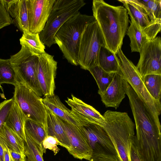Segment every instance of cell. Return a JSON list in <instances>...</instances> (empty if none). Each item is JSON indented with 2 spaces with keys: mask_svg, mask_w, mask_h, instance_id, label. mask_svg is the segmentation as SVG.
Masks as SVG:
<instances>
[{
  "mask_svg": "<svg viewBox=\"0 0 161 161\" xmlns=\"http://www.w3.org/2000/svg\"><path fill=\"white\" fill-rule=\"evenodd\" d=\"M123 79L116 73L113 79L105 91L99 95L103 103L106 107L117 109L125 97L123 86Z\"/></svg>",
  "mask_w": 161,
  "mask_h": 161,
  "instance_id": "cell-16",
  "label": "cell"
},
{
  "mask_svg": "<svg viewBox=\"0 0 161 161\" xmlns=\"http://www.w3.org/2000/svg\"><path fill=\"white\" fill-rule=\"evenodd\" d=\"M9 151L12 161H27L25 154L10 149Z\"/></svg>",
  "mask_w": 161,
  "mask_h": 161,
  "instance_id": "cell-35",
  "label": "cell"
},
{
  "mask_svg": "<svg viewBox=\"0 0 161 161\" xmlns=\"http://www.w3.org/2000/svg\"><path fill=\"white\" fill-rule=\"evenodd\" d=\"M142 78L146 88L151 96L155 100L160 101L161 75H148Z\"/></svg>",
  "mask_w": 161,
  "mask_h": 161,
  "instance_id": "cell-28",
  "label": "cell"
},
{
  "mask_svg": "<svg viewBox=\"0 0 161 161\" xmlns=\"http://www.w3.org/2000/svg\"><path fill=\"white\" fill-rule=\"evenodd\" d=\"M57 68V62L53 56L46 52L39 55L36 68L37 78L45 97L54 95Z\"/></svg>",
  "mask_w": 161,
  "mask_h": 161,
  "instance_id": "cell-11",
  "label": "cell"
},
{
  "mask_svg": "<svg viewBox=\"0 0 161 161\" xmlns=\"http://www.w3.org/2000/svg\"><path fill=\"white\" fill-rule=\"evenodd\" d=\"M102 47H105V40L97 22L89 24L82 34L80 44L78 64L80 68L89 70L99 65V56Z\"/></svg>",
  "mask_w": 161,
  "mask_h": 161,
  "instance_id": "cell-7",
  "label": "cell"
},
{
  "mask_svg": "<svg viewBox=\"0 0 161 161\" xmlns=\"http://www.w3.org/2000/svg\"><path fill=\"white\" fill-rule=\"evenodd\" d=\"M118 1L123 4L130 19L140 26L147 37L150 23L144 4L140 0Z\"/></svg>",
  "mask_w": 161,
  "mask_h": 161,
  "instance_id": "cell-17",
  "label": "cell"
},
{
  "mask_svg": "<svg viewBox=\"0 0 161 161\" xmlns=\"http://www.w3.org/2000/svg\"><path fill=\"white\" fill-rule=\"evenodd\" d=\"M26 118V116L21 108L13 99L11 109L5 123L13 130L25 142L26 141L25 130V125Z\"/></svg>",
  "mask_w": 161,
  "mask_h": 161,
  "instance_id": "cell-21",
  "label": "cell"
},
{
  "mask_svg": "<svg viewBox=\"0 0 161 161\" xmlns=\"http://www.w3.org/2000/svg\"><path fill=\"white\" fill-rule=\"evenodd\" d=\"M0 161H4V152L2 142L0 141Z\"/></svg>",
  "mask_w": 161,
  "mask_h": 161,
  "instance_id": "cell-38",
  "label": "cell"
},
{
  "mask_svg": "<svg viewBox=\"0 0 161 161\" xmlns=\"http://www.w3.org/2000/svg\"><path fill=\"white\" fill-rule=\"evenodd\" d=\"M13 23L11 17L0 2V30Z\"/></svg>",
  "mask_w": 161,
  "mask_h": 161,
  "instance_id": "cell-33",
  "label": "cell"
},
{
  "mask_svg": "<svg viewBox=\"0 0 161 161\" xmlns=\"http://www.w3.org/2000/svg\"><path fill=\"white\" fill-rule=\"evenodd\" d=\"M145 5L150 21L147 37L148 41L154 39L161 28V0H140Z\"/></svg>",
  "mask_w": 161,
  "mask_h": 161,
  "instance_id": "cell-18",
  "label": "cell"
},
{
  "mask_svg": "<svg viewBox=\"0 0 161 161\" xmlns=\"http://www.w3.org/2000/svg\"><path fill=\"white\" fill-rule=\"evenodd\" d=\"M55 0H26L29 31L39 34L43 29Z\"/></svg>",
  "mask_w": 161,
  "mask_h": 161,
  "instance_id": "cell-13",
  "label": "cell"
},
{
  "mask_svg": "<svg viewBox=\"0 0 161 161\" xmlns=\"http://www.w3.org/2000/svg\"><path fill=\"white\" fill-rule=\"evenodd\" d=\"M71 96V98H68L65 101L71 108L72 116L80 126L90 124L104 126L105 119L98 111L74 95Z\"/></svg>",
  "mask_w": 161,
  "mask_h": 161,
  "instance_id": "cell-14",
  "label": "cell"
},
{
  "mask_svg": "<svg viewBox=\"0 0 161 161\" xmlns=\"http://www.w3.org/2000/svg\"><path fill=\"white\" fill-rule=\"evenodd\" d=\"M130 161H142L133 143L132 145L130 151Z\"/></svg>",
  "mask_w": 161,
  "mask_h": 161,
  "instance_id": "cell-36",
  "label": "cell"
},
{
  "mask_svg": "<svg viewBox=\"0 0 161 161\" xmlns=\"http://www.w3.org/2000/svg\"><path fill=\"white\" fill-rule=\"evenodd\" d=\"M116 55L119 67L118 74L129 84L144 103L157 124L161 126L159 118L161 113L160 101L155 100L149 93L136 66L126 57L121 48Z\"/></svg>",
  "mask_w": 161,
  "mask_h": 161,
  "instance_id": "cell-4",
  "label": "cell"
},
{
  "mask_svg": "<svg viewBox=\"0 0 161 161\" xmlns=\"http://www.w3.org/2000/svg\"><path fill=\"white\" fill-rule=\"evenodd\" d=\"M99 65L108 72H119V63L116 54L105 47H102L99 56Z\"/></svg>",
  "mask_w": 161,
  "mask_h": 161,
  "instance_id": "cell-25",
  "label": "cell"
},
{
  "mask_svg": "<svg viewBox=\"0 0 161 161\" xmlns=\"http://www.w3.org/2000/svg\"><path fill=\"white\" fill-rule=\"evenodd\" d=\"M25 132L26 141L25 142V154L27 161H44L43 153L32 138Z\"/></svg>",
  "mask_w": 161,
  "mask_h": 161,
  "instance_id": "cell-30",
  "label": "cell"
},
{
  "mask_svg": "<svg viewBox=\"0 0 161 161\" xmlns=\"http://www.w3.org/2000/svg\"><path fill=\"white\" fill-rule=\"evenodd\" d=\"M93 16L103 35L106 47L114 54L121 49L129 22L126 9L103 0L92 1Z\"/></svg>",
  "mask_w": 161,
  "mask_h": 161,
  "instance_id": "cell-1",
  "label": "cell"
},
{
  "mask_svg": "<svg viewBox=\"0 0 161 161\" xmlns=\"http://www.w3.org/2000/svg\"><path fill=\"white\" fill-rule=\"evenodd\" d=\"M13 102V98H12L0 103V130L7 118Z\"/></svg>",
  "mask_w": 161,
  "mask_h": 161,
  "instance_id": "cell-31",
  "label": "cell"
},
{
  "mask_svg": "<svg viewBox=\"0 0 161 161\" xmlns=\"http://www.w3.org/2000/svg\"><path fill=\"white\" fill-rule=\"evenodd\" d=\"M19 41L21 45L25 46L38 55L45 52V46L41 41L39 33H32L30 31L24 32Z\"/></svg>",
  "mask_w": 161,
  "mask_h": 161,
  "instance_id": "cell-27",
  "label": "cell"
},
{
  "mask_svg": "<svg viewBox=\"0 0 161 161\" xmlns=\"http://www.w3.org/2000/svg\"><path fill=\"white\" fill-rule=\"evenodd\" d=\"M2 5L23 33L29 31L26 0H0Z\"/></svg>",
  "mask_w": 161,
  "mask_h": 161,
  "instance_id": "cell-15",
  "label": "cell"
},
{
  "mask_svg": "<svg viewBox=\"0 0 161 161\" xmlns=\"http://www.w3.org/2000/svg\"><path fill=\"white\" fill-rule=\"evenodd\" d=\"M95 79L98 87V94L104 92L113 80L116 73L107 72L99 66L88 70Z\"/></svg>",
  "mask_w": 161,
  "mask_h": 161,
  "instance_id": "cell-26",
  "label": "cell"
},
{
  "mask_svg": "<svg viewBox=\"0 0 161 161\" xmlns=\"http://www.w3.org/2000/svg\"><path fill=\"white\" fill-rule=\"evenodd\" d=\"M25 132L28 134L41 149L45 153V150L42 142L47 135L46 126L30 119L26 118L25 125Z\"/></svg>",
  "mask_w": 161,
  "mask_h": 161,
  "instance_id": "cell-23",
  "label": "cell"
},
{
  "mask_svg": "<svg viewBox=\"0 0 161 161\" xmlns=\"http://www.w3.org/2000/svg\"><path fill=\"white\" fill-rule=\"evenodd\" d=\"M90 161H121L119 158L113 155H92Z\"/></svg>",
  "mask_w": 161,
  "mask_h": 161,
  "instance_id": "cell-34",
  "label": "cell"
},
{
  "mask_svg": "<svg viewBox=\"0 0 161 161\" xmlns=\"http://www.w3.org/2000/svg\"><path fill=\"white\" fill-rule=\"evenodd\" d=\"M79 127L92 149V155H109L119 157L113 144L103 127L93 124Z\"/></svg>",
  "mask_w": 161,
  "mask_h": 161,
  "instance_id": "cell-10",
  "label": "cell"
},
{
  "mask_svg": "<svg viewBox=\"0 0 161 161\" xmlns=\"http://www.w3.org/2000/svg\"><path fill=\"white\" fill-rule=\"evenodd\" d=\"M8 84L14 86L18 84L9 59L0 58V85Z\"/></svg>",
  "mask_w": 161,
  "mask_h": 161,
  "instance_id": "cell-29",
  "label": "cell"
},
{
  "mask_svg": "<svg viewBox=\"0 0 161 161\" xmlns=\"http://www.w3.org/2000/svg\"><path fill=\"white\" fill-rule=\"evenodd\" d=\"M136 66L142 77L150 74L161 75V39L160 36L147 41L140 52Z\"/></svg>",
  "mask_w": 161,
  "mask_h": 161,
  "instance_id": "cell-9",
  "label": "cell"
},
{
  "mask_svg": "<svg viewBox=\"0 0 161 161\" xmlns=\"http://www.w3.org/2000/svg\"><path fill=\"white\" fill-rule=\"evenodd\" d=\"M14 100L26 118L46 126V112L42 98L32 90L18 83L14 86Z\"/></svg>",
  "mask_w": 161,
  "mask_h": 161,
  "instance_id": "cell-8",
  "label": "cell"
},
{
  "mask_svg": "<svg viewBox=\"0 0 161 161\" xmlns=\"http://www.w3.org/2000/svg\"><path fill=\"white\" fill-rule=\"evenodd\" d=\"M86 4L83 0H55L45 25L39 34L42 43L49 47L55 44L54 37L58 30Z\"/></svg>",
  "mask_w": 161,
  "mask_h": 161,
  "instance_id": "cell-5",
  "label": "cell"
},
{
  "mask_svg": "<svg viewBox=\"0 0 161 161\" xmlns=\"http://www.w3.org/2000/svg\"><path fill=\"white\" fill-rule=\"evenodd\" d=\"M9 58L18 83L29 88L39 97L43 95L38 82L36 72L39 55L25 46Z\"/></svg>",
  "mask_w": 161,
  "mask_h": 161,
  "instance_id": "cell-6",
  "label": "cell"
},
{
  "mask_svg": "<svg viewBox=\"0 0 161 161\" xmlns=\"http://www.w3.org/2000/svg\"><path fill=\"white\" fill-rule=\"evenodd\" d=\"M42 145L45 150H52L54 155L57 154L60 150L57 145H60V143L56 138L53 136L47 135L43 141Z\"/></svg>",
  "mask_w": 161,
  "mask_h": 161,
  "instance_id": "cell-32",
  "label": "cell"
},
{
  "mask_svg": "<svg viewBox=\"0 0 161 161\" xmlns=\"http://www.w3.org/2000/svg\"><path fill=\"white\" fill-rule=\"evenodd\" d=\"M58 117L70 144L71 149L68 152L75 158L90 161L92 155V150L79 126Z\"/></svg>",
  "mask_w": 161,
  "mask_h": 161,
  "instance_id": "cell-12",
  "label": "cell"
},
{
  "mask_svg": "<svg viewBox=\"0 0 161 161\" xmlns=\"http://www.w3.org/2000/svg\"><path fill=\"white\" fill-rule=\"evenodd\" d=\"M130 23L126 33L130 39L131 52L140 53L144 45L148 40L142 29L132 19Z\"/></svg>",
  "mask_w": 161,
  "mask_h": 161,
  "instance_id": "cell-24",
  "label": "cell"
},
{
  "mask_svg": "<svg viewBox=\"0 0 161 161\" xmlns=\"http://www.w3.org/2000/svg\"><path fill=\"white\" fill-rule=\"evenodd\" d=\"M103 127L113 144L121 161H130V151L135 137V124L128 114L108 110L103 115Z\"/></svg>",
  "mask_w": 161,
  "mask_h": 161,
  "instance_id": "cell-2",
  "label": "cell"
},
{
  "mask_svg": "<svg viewBox=\"0 0 161 161\" xmlns=\"http://www.w3.org/2000/svg\"><path fill=\"white\" fill-rule=\"evenodd\" d=\"M95 20L93 16L79 11L66 21L55 34L54 39L63 55L72 65L77 66L80 40L86 28Z\"/></svg>",
  "mask_w": 161,
  "mask_h": 161,
  "instance_id": "cell-3",
  "label": "cell"
},
{
  "mask_svg": "<svg viewBox=\"0 0 161 161\" xmlns=\"http://www.w3.org/2000/svg\"><path fill=\"white\" fill-rule=\"evenodd\" d=\"M45 97L42 98V102L45 107L58 117L74 125L80 126L72 116L71 110L63 103L57 95H54Z\"/></svg>",
  "mask_w": 161,
  "mask_h": 161,
  "instance_id": "cell-20",
  "label": "cell"
},
{
  "mask_svg": "<svg viewBox=\"0 0 161 161\" xmlns=\"http://www.w3.org/2000/svg\"><path fill=\"white\" fill-rule=\"evenodd\" d=\"M0 141L9 149L25 154L24 142L5 122L0 130Z\"/></svg>",
  "mask_w": 161,
  "mask_h": 161,
  "instance_id": "cell-22",
  "label": "cell"
},
{
  "mask_svg": "<svg viewBox=\"0 0 161 161\" xmlns=\"http://www.w3.org/2000/svg\"><path fill=\"white\" fill-rule=\"evenodd\" d=\"M45 107L47 135L56 138L60 142V146L65 147L69 151L71 149L70 144L58 118L49 109Z\"/></svg>",
  "mask_w": 161,
  "mask_h": 161,
  "instance_id": "cell-19",
  "label": "cell"
},
{
  "mask_svg": "<svg viewBox=\"0 0 161 161\" xmlns=\"http://www.w3.org/2000/svg\"><path fill=\"white\" fill-rule=\"evenodd\" d=\"M2 142L3 147L4 161H12L10 156L9 149L6 145L3 142Z\"/></svg>",
  "mask_w": 161,
  "mask_h": 161,
  "instance_id": "cell-37",
  "label": "cell"
}]
</instances>
